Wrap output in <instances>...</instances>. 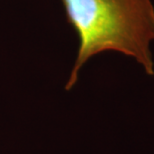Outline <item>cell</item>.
I'll list each match as a JSON object with an SVG mask.
<instances>
[{
	"mask_svg": "<svg viewBox=\"0 0 154 154\" xmlns=\"http://www.w3.org/2000/svg\"><path fill=\"white\" fill-rule=\"evenodd\" d=\"M67 18L79 38L77 56L65 85L76 84L79 71L93 57L116 51L154 75L151 43L154 41L152 0H62Z\"/></svg>",
	"mask_w": 154,
	"mask_h": 154,
	"instance_id": "1",
	"label": "cell"
}]
</instances>
